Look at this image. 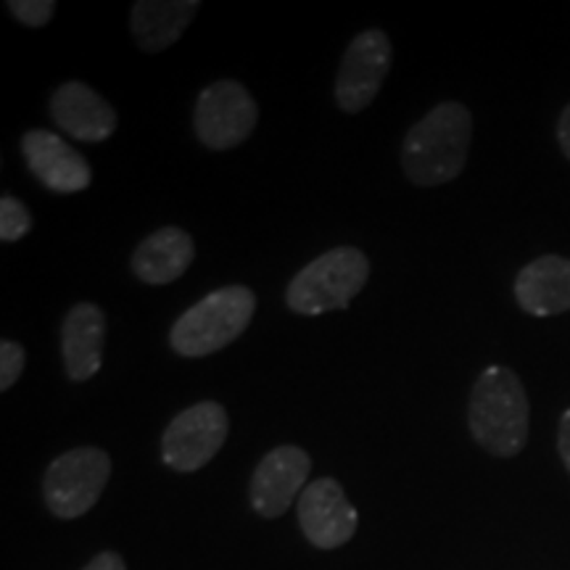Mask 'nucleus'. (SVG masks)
Masks as SVG:
<instances>
[{
    "label": "nucleus",
    "instance_id": "obj_22",
    "mask_svg": "<svg viewBox=\"0 0 570 570\" xmlns=\"http://www.w3.org/2000/svg\"><path fill=\"white\" fill-rule=\"evenodd\" d=\"M558 140H560V148L562 154H566V159L570 161V104L562 109L560 114V122H558Z\"/></svg>",
    "mask_w": 570,
    "mask_h": 570
},
{
    "label": "nucleus",
    "instance_id": "obj_6",
    "mask_svg": "<svg viewBox=\"0 0 570 570\" xmlns=\"http://www.w3.org/2000/svg\"><path fill=\"white\" fill-rule=\"evenodd\" d=\"M259 106L238 80H217L198 92L194 109L196 138L212 151H230L252 138Z\"/></svg>",
    "mask_w": 570,
    "mask_h": 570
},
{
    "label": "nucleus",
    "instance_id": "obj_17",
    "mask_svg": "<svg viewBox=\"0 0 570 570\" xmlns=\"http://www.w3.org/2000/svg\"><path fill=\"white\" fill-rule=\"evenodd\" d=\"M32 227V214L19 198L3 196L0 198V240L13 244V240L24 238Z\"/></svg>",
    "mask_w": 570,
    "mask_h": 570
},
{
    "label": "nucleus",
    "instance_id": "obj_21",
    "mask_svg": "<svg viewBox=\"0 0 570 570\" xmlns=\"http://www.w3.org/2000/svg\"><path fill=\"white\" fill-rule=\"evenodd\" d=\"M558 449H560V458H562V462H566V468L570 473V410L562 412V417H560Z\"/></svg>",
    "mask_w": 570,
    "mask_h": 570
},
{
    "label": "nucleus",
    "instance_id": "obj_15",
    "mask_svg": "<svg viewBox=\"0 0 570 570\" xmlns=\"http://www.w3.org/2000/svg\"><path fill=\"white\" fill-rule=\"evenodd\" d=\"M196 244L183 227H161L132 252V275L146 285H169L188 273Z\"/></svg>",
    "mask_w": 570,
    "mask_h": 570
},
{
    "label": "nucleus",
    "instance_id": "obj_7",
    "mask_svg": "<svg viewBox=\"0 0 570 570\" xmlns=\"http://www.w3.org/2000/svg\"><path fill=\"white\" fill-rule=\"evenodd\" d=\"M227 412L219 402H198L169 420L161 436V460L177 473H196L217 458L227 439Z\"/></svg>",
    "mask_w": 570,
    "mask_h": 570
},
{
    "label": "nucleus",
    "instance_id": "obj_1",
    "mask_svg": "<svg viewBox=\"0 0 570 570\" xmlns=\"http://www.w3.org/2000/svg\"><path fill=\"white\" fill-rule=\"evenodd\" d=\"M473 114L458 101L433 106L410 127L402 142L404 175L417 188H436L454 180L465 169Z\"/></svg>",
    "mask_w": 570,
    "mask_h": 570
},
{
    "label": "nucleus",
    "instance_id": "obj_18",
    "mask_svg": "<svg viewBox=\"0 0 570 570\" xmlns=\"http://www.w3.org/2000/svg\"><path fill=\"white\" fill-rule=\"evenodd\" d=\"M9 11L11 17L21 21L24 27L40 30V27H46L48 21H51L56 3L53 0H9Z\"/></svg>",
    "mask_w": 570,
    "mask_h": 570
},
{
    "label": "nucleus",
    "instance_id": "obj_12",
    "mask_svg": "<svg viewBox=\"0 0 570 570\" xmlns=\"http://www.w3.org/2000/svg\"><path fill=\"white\" fill-rule=\"evenodd\" d=\"M51 119L69 138L82 142L109 140L119 127V117L106 98L85 82H63L51 96Z\"/></svg>",
    "mask_w": 570,
    "mask_h": 570
},
{
    "label": "nucleus",
    "instance_id": "obj_20",
    "mask_svg": "<svg viewBox=\"0 0 570 570\" xmlns=\"http://www.w3.org/2000/svg\"><path fill=\"white\" fill-rule=\"evenodd\" d=\"M82 570H127V566L117 552H101L96 554V558H92Z\"/></svg>",
    "mask_w": 570,
    "mask_h": 570
},
{
    "label": "nucleus",
    "instance_id": "obj_16",
    "mask_svg": "<svg viewBox=\"0 0 570 570\" xmlns=\"http://www.w3.org/2000/svg\"><path fill=\"white\" fill-rule=\"evenodd\" d=\"M198 9V0H138L130 13L132 38L142 53H159L183 38Z\"/></svg>",
    "mask_w": 570,
    "mask_h": 570
},
{
    "label": "nucleus",
    "instance_id": "obj_13",
    "mask_svg": "<svg viewBox=\"0 0 570 570\" xmlns=\"http://www.w3.org/2000/svg\"><path fill=\"white\" fill-rule=\"evenodd\" d=\"M106 317L98 304L80 302L67 312L61 325V360L71 383H85L101 370Z\"/></svg>",
    "mask_w": 570,
    "mask_h": 570
},
{
    "label": "nucleus",
    "instance_id": "obj_3",
    "mask_svg": "<svg viewBox=\"0 0 570 570\" xmlns=\"http://www.w3.org/2000/svg\"><path fill=\"white\" fill-rule=\"evenodd\" d=\"M254 312L256 294L248 285H223L175 320L169 331V346L175 354L188 356V360L209 356L244 336Z\"/></svg>",
    "mask_w": 570,
    "mask_h": 570
},
{
    "label": "nucleus",
    "instance_id": "obj_19",
    "mask_svg": "<svg viewBox=\"0 0 570 570\" xmlns=\"http://www.w3.org/2000/svg\"><path fill=\"white\" fill-rule=\"evenodd\" d=\"M24 362H27L24 346L9 338L0 344V391H9L13 383L19 381L21 370H24Z\"/></svg>",
    "mask_w": 570,
    "mask_h": 570
},
{
    "label": "nucleus",
    "instance_id": "obj_11",
    "mask_svg": "<svg viewBox=\"0 0 570 570\" xmlns=\"http://www.w3.org/2000/svg\"><path fill=\"white\" fill-rule=\"evenodd\" d=\"M21 156L30 173L53 194H80L92 180L90 164L67 140L48 130H27Z\"/></svg>",
    "mask_w": 570,
    "mask_h": 570
},
{
    "label": "nucleus",
    "instance_id": "obj_5",
    "mask_svg": "<svg viewBox=\"0 0 570 570\" xmlns=\"http://www.w3.org/2000/svg\"><path fill=\"white\" fill-rule=\"evenodd\" d=\"M109 479L111 458L104 449H71L48 465L46 479H42V497L56 518L75 520L98 502Z\"/></svg>",
    "mask_w": 570,
    "mask_h": 570
},
{
    "label": "nucleus",
    "instance_id": "obj_10",
    "mask_svg": "<svg viewBox=\"0 0 570 570\" xmlns=\"http://www.w3.org/2000/svg\"><path fill=\"white\" fill-rule=\"evenodd\" d=\"M312 460L304 449L298 446H277L273 452L265 454L252 475V487H248V497H252V508L259 512L262 518H281L291 502L309 487Z\"/></svg>",
    "mask_w": 570,
    "mask_h": 570
},
{
    "label": "nucleus",
    "instance_id": "obj_14",
    "mask_svg": "<svg viewBox=\"0 0 570 570\" xmlns=\"http://www.w3.org/2000/svg\"><path fill=\"white\" fill-rule=\"evenodd\" d=\"M515 302L533 317L570 312V259L547 254L529 262L515 277Z\"/></svg>",
    "mask_w": 570,
    "mask_h": 570
},
{
    "label": "nucleus",
    "instance_id": "obj_2",
    "mask_svg": "<svg viewBox=\"0 0 570 570\" xmlns=\"http://www.w3.org/2000/svg\"><path fill=\"white\" fill-rule=\"evenodd\" d=\"M470 436L494 458H515L529 444L531 407L515 370L487 367L470 391Z\"/></svg>",
    "mask_w": 570,
    "mask_h": 570
},
{
    "label": "nucleus",
    "instance_id": "obj_4",
    "mask_svg": "<svg viewBox=\"0 0 570 570\" xmlns=\"http://www.w3.org/2000/svg\"><path fill=\"white\" fill-rule=\"evenodd\" d=\"M370 281V259L356 246H336L320 254L291 277L285 306L296 315H325L346 309Z\"/></svg>",
    "mask_w": 570,
    "mask_h": 570
},
{
    "label": "nucleus",
    "instance_id": "obj_8",
    "mask_svg": "<svg viewBox=\"0 0 570 570\" xmlns=\"http://www.w3.org/2000/svg\"><path fill=\"white\" fill-rule=\"evenodd\" d=\"M391 71V40L383 30H365L348 42L336 75V104L341 111L360 114L375 101Z\"/></svg>",
    "mask_w": 570,
    "mask_h": 570
},
{
    "label": "nucleus",
    "instance_id": "obj_9",
    "mask_svg": "<svg viewBox=\"0 0 570 570\" xmlns=\"http://www.w3.org/2000/svg\"><path fill=\"white\" fill-rule=\"evenodd\" d=\"M356 510L336 479H317L298 497V525L317 550H338L356 533Z\"/></svg>",
    "mask_w": 570,
    "mask_h": 570
}]
</instances>
